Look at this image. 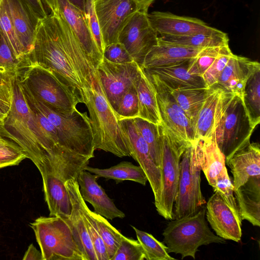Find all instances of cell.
<instances>
[{
    "instance_id": "cell-1",
    "label": "cell",
    "mask_w": 260,
    "mask_h": 260,
    "mask_svg": "<svg viewBox=\"0 0 260 260\" xmlns=\"http://www.w3.org/2000/svg\"><path fill=\"white\" fill-rule=\"evenodd\" d=\"M28 59L52 72L84 104L96 70L58 9L38 19Z\"/></svg>"
},
{
    "instance_id": "cell-2",
    "label": "cell",
    "mask_w": 260,
    "mask_h": 260,
    "mask_svg": "<svg viewBox=\"0 0 260 260\" xmlns=\"http://www.w3.org/2000/svg\"><path fill=\"white\" fill-rule=\"evenodd\" d=\"M13 90L10 111L0 121V136L19 146L43 174L58 157L72 151L56 150L47 140L27 102L17 75L13 77Z\"/></svg>"
},
{
    "instance_id": "cell-3",
    "label": "cell",
    "mask_w": 260,
    "mask_h": 260,
    "mask_svg": "<svg viewBox=\"0 0 260 260\" xmlns=\"http://www.w3.org/2000/svg\"><path fill=\"white\" fill-rule=\"evenodd\" d=\"M84 104L89 112L95 150L119 157L131 156L128 140L105 96L96 71Z\"/></svg>"
},
{
    "instance_id": "cell-4",
    "label": "cell",
    "mask_w": 260,
    "mask_h": 260,
    "mask_svg": "<svg viewBox=\"0 0 260 260\" xmlns=\"http://www.w3.org/2000/svg\"><path fill=\"white\" fill-rule=\"evenodd\" d=\"M254 129L242 99L223 90L217 109L214 134L225 163L250 143Z\"/></svg>"
},
{
    "instance_id": "cell-5",
    "label": "cell",
    "mask_w": 260,
    "mask_h": 260,
    "mask_svg": "<svg viewBox=\"0 0 260 260\" xmlns=\"http://www.w3.org/2000/svg\"><path fill=\"white\" fill-rule=\"evenodd\" d=\"M20 82L28 104L43 114L53 124L62 144L78 153L91 158L94 157L93 134L87 112H80L76 109L69 115L58 113L37 99L24 84Z\"/></svg>"
},
{
    "instance_id": "cell-6",
    "label": "cell",
    "mask_w": 260,
    "mask_h": 260,
    "mask_svg": "<svg viewBox=\"0 0 260 260\" xmlns=\"http://www.w3.org/2000/svg\"><path fill=\"white\" fill-rule=\"evenodd\" d=\"M204 206L196 213L171 220L164 230V243L168 253L180 254L181 259H195L200 246L211 243L223 244L225 240L215 235L205 219Z\"/></svg>"
},
{
    "instance_id": "cell-7",
    "label": "cell",
    "mask_w": 260,
    "mask_h": 260,
    "mask_svg": "<svg viewBox=\"0 0 260 260\" xmlns=\"http://www.w3.org/2000/svg\"><path fill=\"white\" fill-rule=\"evenodd\" d=\"M17 77L38 100L56 112L69 115L77 109L78 101L66 86L49 70L27 59Z\"/></svg>"
},
{
    "instance_id": "cell-8",
    "label": "cell",
    "mask_w": 260,
    "mask_h": 260,
    "mask_svg": "<svg viewBox=\"0 0 260 260\" xmlns=\"http://www.w3.org/2000/svg\"><path fill=\"white\" fill-rule=\"evenodd\" d=\"M158 129L162 149L161 189L159 201L155 206L160 216L166 219L172 220L174 205L178 191L181 157L192 142L178 138L161 123L158 125Z\"/></svg>"
},
{
    "instance_id": "cell-9",
    "label": "cell",
    "mask_w": 260,
    "mask_h": 260,
    "mask_svg": "<svg viewBox=\"0 0 260 260\" xmlns=\"http://www.w3.org/2000/svg\"><path fill=\"white\" fill-rule=\"evenodd\" d=\"M43 260H85L64 218L41 216L30 223Z\"/></svg>"
},
{
    "instance_id": "cell-10",
    "label": "cell",
    "mask_w": 260,
    "mask_h": 260,
    "mask_svg": "<svg viewBox=\"0 0 260 260\" xmlns=\"http://www.w3.org/2000/svg\"><path fill=\"white\" fill-rule=\"evenodd\" d=\"M201 171L200 143L194 140L181 157L173 219L193 214L206 203L201 189Z\"/></svg>"
},
{
    "instance_id": "cell-11",
    "label": "cell",
    "mask_w": 260,
    "mask_h": 260,
    "mask_svg": "<svg viewBox=\"0 0 260 260\" xmlns=\"http://www.w3.org/2000/svg\"><path fill=\"white\" fill-rule=\"evenodd\" d=\"M96 72L105 96L115 113L124 93L137 84L142 71L134 61L116 63L103 57Z\"/></svg>"
},
{
    "instance_id": "cell-12",
    "label": "cell",
    "mask_w": 260,
    "mask_h": 260,
    "mask_svg": "<svg viewBox=\"0 0 260 260\" xmlns=\"http://www.w3.org/2000/svg\"><path fill=\"white\" fill-rule=\"evenodd\" d=\"M148 13L136 12L121 30L118 42L125 47L133 60L142 68L145 58L156 45L158 35L148 18Z\"/></svg>"
},
{
    "instance_id": "cell-13",
    "label": "cell",
    "mask_w": 260,
    "mask_h": 260,
    "mask_svg": "<svg viewBox=\"0 0 260 260\" xmlns=\"http://www.w3.org/2000/svg\"><path fill=\"white\" fill-rule=\"evenodd\" d=\"M94 5L104 47L118 42L121 30L140 11L134 0H94Z\"/></svg>"
},
{
    "instance_id": "cell-14",
    "label": "cell",
    "mask_w": 260,
    "mask_h": 260,
    "mask_svg": "<svg viewBox=\"0 0 260 260\" xmlns=\"http://www.w3.org/2000/svg\"><path fill=\"white\" fill-rule=\"evenodd\" d=\"M143 72L155 89L161 124L178 138L192 142L194 135L191 122L170 90L156 78Z\"/></svg>"
},
{
    "instance_id": "cell-15",
    "label": "cell",
    "mask_w": 260,
    "mask_h": 260,
    "mask_svg": "<svg viewBox=\"0 0 260 260\" xmlns=\"http://www.w3.org/2000/svg\"><path fill=\"white\" fill-rule=\"evenodd\" d=\"M126 137L131 156L145 172L154 197V205L159 201L161 189V171L153 161L148 146L135 124L133 118L118 120Z\"/></svg>"
},
{
    "instance_id": "cell-16",
    "label": "cell",
    "mask_w": 260,
    "mask_h": 260,
    "mask_svg": "<svg viewBox=\"0 0 260 260\" xmlns=\"http://www.w3.org/2000/svg\"><path fill=\"white\" fill-rule=\"evenodd\" d=\"M206 217L216 235L224 240L239 242L242 236V219L226 203L217 191L209 199Z\"/></svg>"
},
{
    "instance_id": "cell-17",
    "label": "cell",
    "mask_w": 260,
    "mask_h": 260,
    "mask_svg": "<svg viewBox=\"0 0 260 260\" xmlns=\"http://www.w3.org/2000/svg\"><path fill=\"white\" fill-rule=\"evenodd\" d=\"M148 18L158 36H183L196 34H212L219 30L201 19L178 16L171 13L154 11Z\"/></svg>"
},
{
    "instance_id": "cell-18",
    "label": "cell",
    "mask_w": 260,
    "mask_h": 260,
    "mask_svg": "<svg viewBox=\"0 0 260 260\" xmlns=\"http://www.w3.org/2000/svg\"><path fill=\"white\" fill-rule=\"evenodd\" d=\"M58 9L71 27L96 70L103 59L88 27L85 13L68 0H56Z\"/></svg>"
},
{
    "instance_id": "cell-19",
    "label": "cell",
    "mask_w": 260,
    "mask_h": 260,
    "mask_svg": "<svg viewBox=\"0 0 260 260\" xmlns=\"http://www.w3.org/2000/svg\"><path fill=\"white\" fill-rule=\"evenodd\" d=\"M98 179L95 175L86 170L80 173L77 181L82 199L92 206L94 212L107 219L125 217V214L116 206L98 184Z\"/></svg>"
},
{
    "instance_id": "cell-20",
    "label": "cell",
    "mask_w": 260,
    "mask_h": 260,
    "mask_svg": "<svg viewBox=\"0 0 260 260\" xmlns=\"http://www.w3.org/2000/svg\"><path fill=\"white\" fill-rule=\"evenodd\" d=\"M64 184L70 196L72 207L70 215L64 218L69 224L85 260H98L80 210L79 201L80 191L77 181L76 179L69 180Z\"/></svg>"
},
{
    "instance_id": "cell-21",
    "label": "cell",
    "mask_w": 260,
    "mask_h": 260,
    "mask_svg": "<svg viewBox=\"0 0 260 260\" xmlns=\"http://www.w3.org/2000/svg\"><path fill=\"white\" fill-rule=\"evenodd\" d=\"M10 17L17 38L28 58L34 48L38 18L24 0H7Z\"/></svg>"
},
{
    "instance_id": "cell-22",
    "label": "cell",
    "mask_w": 260,
    "mask_h": 260,
    "mask_svg": "<svg viewBox=\"0 0 260 260\" xmlns=\"http://www.w3.org/2000/svg\"><path fill=\"white\" fill-rule=\"evenodd\" d=\"M201 49L164 41L158 37L156 45L147 54L142 68L180 63L194 57Z\"/></svg>"
},
{
    "instance_id": "cell-23",
    "label": "cell",
    "mask_w": 260,
    "mask_h": 260,
    "mask_svg": "<svg viewBox=\"0 0 260 260\" xmlns=\"http://www.w3.org/2000/svg\"><path fill=\"white\" fill-rule=\"evenodd\" d=\"M189 62V60L168 67L142 68V70L156 78L170 91L185 88H207L202 77L188 72Z\"/></svg>"
},
{
    "instance_id": "cell-24",
    "label": "cell",
    "mask_w": 260,
    "mask_h": 260,
    "mask_svg": "<svg viewBox=\"0 0 260 260\" xmlns=\"http://www.w3.org/2000/svg\"><path fill=\"white\" fill-rule=\"evenodd\" d=\"M259 63L248 58L233 54L215 84L225 92L241 99L246 82Z\"/></svg>"
},
{
    "instance_id": "cell-25",
    "label": "cell",
    "mask_w": 260,
    "mask_h": 260,
    "mask_svg": "<svg viewBox=\"0 0 260 260\" xmlns=\"http://www.w3.org/2000/svg\"><path fill=\"white\" fill-rule=\"evenodd\" d=\"M233 176L234 190L252 176L260 175V148L258 143H249L235 153L225 163Z\"/></svg>"
},
{
    "instance_id": "cell-26",
    "label": "cell",
    "mask_w": 260,
    "mask_h": 260,
    "mask_svg": "<svg viewBox=\"0 0 260 260\" xmlns=\"http://www.w3.org/2000/svg\"><path fill=\"white\" fill-rule=\"evenodd\" d=\"M41 176L45 200L49 210V215L68 217L72 207L64 184L66 181L53 174H47Z\"/></svg>"
},
{
    "instance_id": "cell-27",
    "label": "cell",
    "mask_w": 260,
    "mask_h": 260,
    "mask_svg": "<svg viewBox=\"0 0 260 260\" xmlns=\"http://www.w3.org/2000/svg\"><path fill=\"white\" fill-rule=\"evenodd\" d=\"M234 194L242 220L260 226V175L250 177Z\"/></svg>"
},
{
    "instance_id": "cell-28",
    "label": "cell",
    "mask_w": 260,
    "mask_h": 260,
    "mask_svg": "<svg viewBox=\"0 0 260 260\" xmlns=\"http://www.w3.org/2000/svg\"><path fill=\"white\" fill-rule=\"evenodd\" d=\"M223 91L216 85L208 87L204 102L193 125L194 141L210 138L214 134L217 109Z\"/></svg>"
},
{
    "instance_id": "cell-29",
    "label": "cell",
    "mask_w": 260,
    "mask_h": 260,
    "mask_svg": "<svg viewBox=\"0 0 260 260\" xmlns=\"http://www.w3.org/2000/svg\"><path fill=\"white\" fill-rule=\"evenodd\" d=\"M199 141L201 170L213 188L218 176L226 168L225 157L217 146L215 134L210 138Z\"/></svg>"
},
{
    "instance_id": "cell-30",
    "label": "cell",
    "mask_w": 260,
    "mask_h": 260,
    "mask_svg": "<svg viewBox=\"0 0 260 260\" xmlns=\"http://www.w3.org/2000/svg\"><path fill=\"white\" fill-rule=\"evenodd\" d=\"M84 170L95 175L98 178L103 177L107 180L112 179L117 183L125 180H130L145 186L148 181L147 176L141 167L136 166L127 161H122L107 169H100L87 166Z\"/></svg>"
},
{
    "instance_id": "cell-31",
    "label": "cell",
    "mask_w": 260,
    "mask_h": 260,
    "mask_svg": "<svg viewBox=\"0 0 260 260\" xmlns=\"http://www.w3.org/2000/svg\"><path fill=\"white\" fill-rule=\"evenodd\" d=\"M136 87L139 100L138 117L156 125L160 124L161 120L155 90L143 71Z\"/></svg>"
},
{
    "instance_id": "cell-32",
    "label": "cell",
    "mask_w": 260,
    "mask_h": 260,
    "mask_svg": "<svg viewBox=\"0 0 260 260\" xmlns=\"http://www.w3.org/2000/svg\"><path fill=\"white\" fill-rule=\"evenodd\" d=\"M81 210L94 224L106 247L109 259L113 256L123 235L103 216L92 211L79 195Z\"/></svg>"
},
{
    "instance_id": "cell-33",
    "label": "cell",
    "mask_w": 260,
    "mask_h": 260,
    "mask_svg": "<svg viewBox=\"0 0 260 260\" xmlns=\"http://www.w3.org/2000/svg\"><path fill=\"white\" fill-rule=\"evenodd\" d=\"M242 100L252 126L260 122V64L256 66L244 86Z\"/></svg>"
},
{
    "instance_id": "cell-34",
    "label": "cell",
    "mask_w": 260,
    "mask_h": 260,
    "mask_svg": "<svg viewBox=\"0 0 260 260\" xmlns=\"http://www.w3.org/2000/svg\"><path fill=\"white\" fill-rule=\"evenodd\" d=\"M207 88H185L171 93L191 122L192 128L197 115L204 102Z\"/></svg>"
},
{
    "instance_id": "cell-35",
    "label": "cell",
    "mask_w": 260,
    "mask_h": 260,
    "mask_svg": "<svg viewBox=\"0 0 260 260\" xmlns=\"http://www.w3.org/2000/svg\"><path fill=\"white\" fill-rule=\"evenodd\" d=\"M158 37L164 41L200 49L229 45L227 34L220 30L212 34H196L183 36L164 35Z\"/></svg>"
},
{
    "instance_id": "cell-36",
    "label": "cell",
    "mask_w": 260,
    "mask_h": 260,
    "mask_svg": "<svg viewBox=\"0 0 260 260\" xmlns=\"http://www.w3.org/2000/svg\"><path fill=\"white\" fill-rule=\"evenodd\" d=\"M133 119L142 137L148 146L153 161L160 169L162 162V149L158 125L138 117Z\"/></svg>"
},
{
    "instance_id": "cell-37",
    "label": "cell",
    "mask_w": 260,
    "mask_h": 260,
    "mask_svg": "<svg viewBox=\"0 0 260 260\" xmlns=\"http://www.w3.org/2000/svg\"><path fill=\"white\" fill-rule=\"evenodd\" d=\"M0 29L16 59L20 63L24 61L27 57L17 38L7 0H2L0 4Z\"/></svg>"
},
{
    "instance_id": "cell-38",
    "label": "cell",
    "mask_w": 260,
    "mask_h": 260,
    "mask_svg": "<svg viewBox=\"0 0 260 260\" xmlns=\"http://www.w3.org/2000/svg\"><path fill=\"white\" fill-rule=\"evenodd\" d=\"M135 232L137 240L141 245L144 252L146 260H174L170 256L167 247L157 240L151 234L140 230L132 226Z\"/></svg>"
},
{
    "instance_id": "cell-39",
    "label": "cell",
    "mask_w": 260,
    "mask_h": 260,
    "mask_svg": "<svg viewBox=\"0 0 260 260\" xmlns=\"http://www.w3.org/2000/svg\"><path fill=\"white\" fill-rule=\"evenodd\" d=\"M223 46L202 49L194 57L189 60L188 72L192 75L202 77L219 54Z\"/></svg>"
},
{
    "instance_id": "cell-40",
    "label": "cell",
    "mask_w": 260,
    "mask_h": 260,
    "mask_svg": "<svg viewBox=\"0 0 260 260\" xmlns=\"http://www.w3.org/2000/svg\"><path fill=\"white\" fill-rule=\"evenodd\" d=\"M137 83L122 95L115 113L117 120L138 117L139 100L136 87Z\"/></svg>"
},
{
    "instance_id": "cell-41",
    "label": "cell",
    "mask_w": 260,
    "mask_h": 260,
    "mask_svg": "<svg viewBox=\"0 0 260 260\" xmlns=\"http://www.w3.org/2000/svg\"><path fill=\"white\" fill-rule=\"evenodd\" d=\"M20 64L0 29V76L14 77L17 74Z\"/></svg>"
},
{
    "instance_id": "cell-42",
    "label": "cell",
    "mask_w": 260,
    "mask_h": 260,
    "mask_svg": "<svg viewBox=\"0 0 260 260\" xmlns=\"http://www.w3.org/2000/svg\"><path fill=\"white\" fill-rule=\"evenodd\" d=\"M145 255L138 240L123 236L111 260H144Z\"/></svg>"
},
{
    "instance_id": "cell-43",
    "label": "cell",
    "mask_w": 260,
    "mask_h": 260,
    "mask_svg": "<svg viewBox=\"0 0 260 260\" xmlns=\"http://www.w3.org/2000/svg\"><path fill=\"white\" fill-rule=\"evenodd\" d=\"M26 158L25 153L19 146L0 136V169L17 165Z\"/></svg>"
},
{
    "instance_id": "cell-44",
    "label": "cell",
    "mask_w": 260,
    "mask_h": 260,
    "mask_svg": "<svg viewBox=\"0 0 260 260\" xmlns=\"http://www.w3.org/2000/svg\"><path fill=\"white\" fill-rule=\"evenodd\" d=\"M233 54L229 45L222 47L219 54L202 76L207 87H211L217 83Z\"/></svg>"
},
{
    "instance_id": "cell-45",
    "label": "cell",
    "mask_w": 260,
    "mask_h": 260,
    "mask_svg": "<svg viewBox=\"0 0 260 260\" xmlns=\"http://www.w3.org/2000/svg\"><path fill=\"white\" fill-rule=\"evenodd\" d=\"M213 189L214 191H217L220 194L230 208L240 217L234 194V185L226 168L218 176Z\"/></svg>"
},
{
    "instance_id": "cell-46",
    "label": "cell",
    "mask_w": 260,
    "mask_h": 260,
    "mask_svg": "<svg viewBox=\"0 0 260 260\" xmlns=\"http://www.w3.org/2000/svg\"><path fill=\"white\" fill-rule=\"evenodd\" d=\"M84 13L90 32L100 52L103 55L105 47L94 8V0H85Z\"/></svg>"
},
{
    "instance_id": "cell-47",
    "label": "cell",
    "mask_w": 260,
    "mask_h": 260,
    "mask_svg": "<svg viewBox=\"0 0 260 260\" xmlns=\"http://www.w3.org/2000/svg\"><path fill=\"white\" fill-rule=\"evenodd\" d=\"M13 77L0 76V119L1 120L7 116L11 109L13 96Z\"/></svg>"
},
{
    "instance_id": "cell-48",
    "label": "cell",
    "mask_w": 260,
    "mask_h": 260,
    "mask_svg": "<svg viewBox=\"0 0 260 260\" xmlns=\"http://www.w3.org/2000/svg\"><path fill=\"white\" fill-rule=\"evenodd\" d=\"M80 195V194H79ZM80 205V203H79ZM98 260H109L104 241L94 224L81 209Z\"/></svg>"
},
{
    "instance_id": "cell-49",
    "label": "cell",
    "mask_w": 260,
    "mask_h": 260,
    "mask_svg": "<svg viewBox=\"0 0 260 260\" xmlns=\"http://www.w3.org/2000/svg\"><path fill=\"white\" fill-rule=\"evenodd\" d=\"M103 55L108 60L116 63L134 61L123 45L118 42L105 46Z\"/></svg>"
},
{
    "instance_id": "cell-50",
    "label": "cell",
    "mask_w": 260,
    "mask_h": 260,
    "mask_svg": "<svg viewBox=\"0 0 260 260\" xmlns=\"http://www.w3.org/2000/svg\"><path fill=\"white\" fill-rule=\"evenodd\" d=\"M34 14L39 18L46 17L49 13L44 0H24Z\"/></svg>"
},
{
    "instance_id": "cell-51",
    "label": "cell",
    "mask_w": 260,
    "mask_h": 260,
    "mask_svg": "<svg viewBox=\"0 0 260 260\" xmlns=\"http://www.w3.org/2000/svg\"><path fill=\"white\" fill-rule=\"evenodd\" d=\"M23 260H43L41 252L39 251L35 246L31 244L26 251L23 257Z\"/></svg>"
},
{
    "instance_id": "cell-52",
    "label": "cell",
    "mask_w": 260,
    "mask_h": 260,
    "mask_svg": "<svg viewBox=\"0 0 260 260\" xmlns=\"http://www.w3.org/2000/svg\"><path fill=\"white\" fill-rule=\"evenodd\" d=\"M137 5L140 11L148 13L150 6L155 0H134Z\"/></svg>"
},
{
    "instance_id": "cell-53",
    "label": "cell",
    "mask_w": 260,
    "mask_h": 260,
    "mask_svg": "<svg viewBox=\"0 0 260 260\" xmlns=\"http://www.w3.org/2000/svg\"><path fill=\"white\" fill-rule=\"evenodd\" d=\"M73 5L83 11L85 12V0H68Z\"/></svg>"
},
{
    "instance_id": "cell-54",
    "label": "cell",
    "mask_w": 260,
    "mask_h": 260,
    "mask_svg": "<svg viewBox=\"0 0 260 260\" xmlns=\"http://www.w3.org/2000/svg\"><path fill=\"white\" fill-rule=\"evenodd\" d=\"M47 8L50 12L55 11L57 10V4L56 0H44Z\"/></svg>"
},
{
    "instance_id": "cell-55",
    "label": "cell",
    "mask_w": 260,
    "mask_h": 260,
    "mask_svg": "<svg viewBox=\"0 0 260 260\" xmlns=\"http://www.w3.org/2000/svg\"><path fill=\"white\" fill-rule=\"evenodd\" d=\"M1 1H2V0H0V4H1Z\"/></svg>"
},
{
    "instance_id": "cell-56",
    "label": "cell",
    "mask_w": 260,
    "mask_h": 260,
    "mask_svg": "<svg viewBox=\"0 0 260 260\" xmlns=\"http://www.w3.org/2000/svg\"><path fill=\"white\" fill-rule=\"evenodd\" d=\"M1 120V119H0V121Z\"/></svg>"
}]
</instances>
